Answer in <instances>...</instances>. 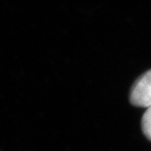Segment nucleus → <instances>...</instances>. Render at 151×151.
Wrapping results in <instances>:
<instances>
[{
  "label": "nucleus",
  "mask_w": 151,
  "mask_h": 151,
  "mask_svg": "<svg viewBox=\"0 0 151 151\" xmlns=\"http://www.w3.org/2000/svg\"><path fill=\"white\" fill-rule=\"evenodd\" d=\"M130 102L137 106H151V70L146 72L133 85Z\"/></svg>",
  "instance_id": "1"
},
{
  "label": "nucleus",
  "mask_w": 151,
  "mask_h": 151,
  "mask_svg": "<svg viewBox=\"0 0 151 151\" xmlns=\"http://www.w3.org/2000/svg\"><path fill=\"white\" fill-rule=\"evenodd\" d=\"M141 126L143 133L151 141V106L147 107V109L144 113L141 120Z\"/></svg>",
  "instance_id": "2"
}]
</instances>
